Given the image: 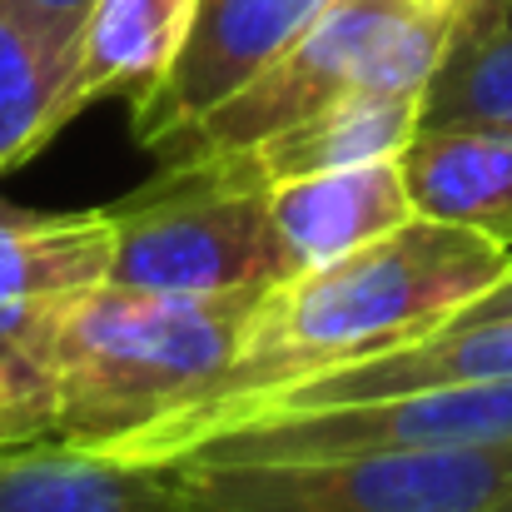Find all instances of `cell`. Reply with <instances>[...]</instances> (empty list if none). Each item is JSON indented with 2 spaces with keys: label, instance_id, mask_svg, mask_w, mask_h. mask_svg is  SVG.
Returning a JSON list of instances; mask_svg holds the SVG:
<instances>
[{
  "label": "cell",
  "instance_id": "obj_1",
  "mask_svg": "<svg viewBox=\"0 0 512 512\" xmlns=\"http://www.w3.org/2000/svg\"><path fill=\"white\" fill-rule=\"evenodd\" d=\"M508 269V244L413 214L393 234L334 264L304 269L264 289L244 319V339L224 383L189 413L125 443L115 458L174 463L204 438L234 428L259 398L289 383L408 348L448 329L468 304L498 289Z\"/></svg>",
  "mask_w": 512,
  "mask_h": 512
},
{
  "label": "cell",
  "instance_id": "obj_2",
  "mask_svg": "<svg viewBox=\"0 0 512 512\" xmlns=\"http://www.w3.org/2000/svg\"><path fill=\"white\" fill-rule=\"evenodd\" d=\"M254 299L259 294H155L110 279L65 299L55 438L120 453L204 403L239 353Z\"/></svg>",
  "mask_w": 512,
  "mask_h": 512
},
{
  "label": "cell",
  "instance_id": "obj_3",
  "mask_svg": "<svg viewBox=\"0 0 512 512\" xmlns=\"http://www.w3.org/2000/svg\"><path fill=\"white\" fill-rule=\"evenodd\" d=\"M458 10L418 0H329L244 90L199 115L155 155H239L348 95H423Z\"/></svg>",
  "mask_w": 512,
  "mask_h": 512
},
{
  "label": "cell",
  "instance_id": "obj_4",
  "mask_svg": "<svg viewBox=\"0 0 512 512\" xmlns=\"http://www.w3.org/2000/svg\"><path fill=\"white\" fill-rule=\"evenodd\" d=\"M174 512H488L512 488V443L309 458H179Z\"/></svg>",
  "mask_w": 512,
  "mask_h": 512
},
{
  "label": "cell",
  "instance_id": "obj_5",
  "mask_svg": "<svg viewBox=\"0 0 512 512\" xmlns=\"http://www.w3.org/2000/svg\"><path fill=\"white\" fill-rule=\"evenodd\" d=\"M269 184L239 155L165 160L145 189L105 204L115 224L110 284L155 294H264Z\"/></svg>",
  "mask_w": 512,
  "mask_h": 512
},
{
  "label": "cell",
  "instance_id": "obj_6",
  "mask_svg": "<svg viewBox=\"0 0 512 512\" xmlns=\"http://www.w3.org/2000/svg\"><path fill=\"white\" fill-rule=\"evenodd\" d=\"M324 5L329 0H199L170 75L130 105L135 140L145 150L170 145L199 115L244 90Z\"/></svg>",
  "mask_w": 512,
  "mask_h": 512
},
{
  "label": "cell",
  "instance_id": "obj_7",
  "mask_svg": "<svg viewBox=\"0 0 512 512\" xmlns=\"http://www.w3.org/2000/svg\"><path fill=\"white\" fill-rule=\"evenodd\" d=\"M264 219H269V274L274 284H284L304 269L334 264L393 234L398 224L413 219V199L398 160H373L269 184Z\"/></svg>",
  "mask_w": 512,
  "mask_h": 512
},
{
  "label": "cell",
  "instance_id": "obj_8",
  "mask_svg": "<svg viewBox=\"0 0 512 512\" xmlns=\"http://www.w3.org/2000/svg\"><path fill=\"white\" fill-rule=\"evenodd\" d=\"M194 10L199 0H95L55 105V135L110 95L140 105L179 60Z\"/></svg>",
  "mask_w": 512,
  "mask_h": 512
},
{
  "label": "cell",
  "instance_id": "obj_9",
  "mask_svg": "<svg viewBox=\"0 0 512 512\" xmlns=\"http://www.w3.org/2000/svg\"><path fill=\"white\" fill-rule=\"evenodd\" d=\"M170 463H130L65 438L0 443V512H174Z\"/></svg>",
  "mask_w": 512,
  "mask_h": 512
},
{
  "label": "cell",
  "instance_id": "obj_10",
  "mask_svg": "<svg viewBox=\"0 0 512 512\" xmlns=\"http://www.w3.org/2000/svg\"><path fill=\"white\" fill-rule=\"evenodd\" d=\"M398 165L413 214L488 234L512 249V130L418 125Z\"/></svg>",
  "mask_w": 512,
  "mask_h": 512
},
{
  "label": "cell",
  "instance_id": "obj_11",
  "mask_svg": "<svg viewBox=\"0 0 512 512\" xmlns=\"http://www.w3.org/2000/svg\"><path fill=\"white\" fill-rule=\"evenodd\" d=\"M105 209H25L0 199V304H60L110 279Z\"/></svg>",
  "mask_w": 512,
  "mask_h": 512
},
{
  "label": "cell",
  "instance_id": "obj_12",
  "mask_svg": "<svg viewBox=\"0 0 512 512\" xmlns=\"http://www.w3.org/2000/svg\"><path fill=\"white\" fill-rule=\"evenodd\" d=\"M418 125H423V95L368 90V95H348L339 105L259 140L254 150H239V160L264 184H284L304 174L398 160L403 145L418 135Z\"/></svg>",
  "mask_w": 512,
  "mask_h": 512
},
{
  "label": "cell",
  "instance_id": "obj_13",
  "mask_svg": "<svg viewBox=\"0 0 512 512\" xmlns=\"http://www.w3.org/2000/svg\"><path fill=\"white\" fill-rule=\"evenodd\" d=\"M423 125L512 130V0H463L423 90Z\"/></svg>",
  "mask_w": 512,
  "mask_h": 512
},
{
  "label": "cell",
  "instance_id": "obj_14",
  "mask_svg": "<svg viewBox=\"0 0 512 512\" xmlns=\"http://www.w3.org/2000/svg\"><path fill=\"white\" fill-rule=\"evenodd\" d=\"M60 304H0V443L60 428Z\"/></svg>",
  "mask_w": 512,
  "mask_h": 512
},
{
  "label": "cell",
  "instance_id": "obj_15",
  "mask_svg": "<svg viewBox=\"0 0 512 512\" xmlns=\"http://www.w3.org/2000/svg\"><path fill=\"white\" fill-rule=\"evenodd\" d=\"M70 55L45 45L25 20L0 5V174L35 160L55 140V105Z\"/></svg>",
  "mask_w": 512,
  "mask_h": 512
},
{
  "label": "cell",
  "instance_id": "obj_16",
  "mask_svg": "<svg viewBox=\"0 0 512 512\" xmlns=\"http://www.w3.org/2000/svg\"><path fill=\"white\" fill-rule=\"evenodd\" d=\"M15 20H25L45 45H55V50H65L70 60H75V45H80V35H85V20H90V10H95V0H0Z\"/></svg>",
  "mask_w": 512,
  "mask_h": 512
},
{
  "label": "cell",
  "instance_id": "obj_17",
  "mask_svg": "<svg viewBox=\"0 0 512 512\" xmlns=\"http://www.w3.org/2000/svg\"><path fill=\"white\" fill-rule=\"evenodd\" d=\"M488 314H512V269L503 274V284L498 289H488L478 304H468L458 319H488Z\"/></svg>",
  "mask_w": 512,
  "mask_h": 512
},
{
  "label": "cell",
  "instance_id": "obj_18",
  "mask_svg": "<svg viewBox=\"0 0 512 512\" xmlns=\"http://www.w3.org/2000/svg\"><path fill=\"white\" fill-rule=\"evenodd\" d=\"M488 512H512V488H508V493H503V498H498V503H493Z\"/></svg>",
  "mask_w": 512,
  "mask_h": 512
},
{
  "label": "cell",
  "instance_id": "obj_19",
  "mask_svg": "<svg viewBox=\"0 0 512 512\" xmlns=\"http://www.w3.org/2000/svg\"><path fill=\"white\" fill-rule=\"evenodd\" d=\"M418 5H438V10H458L463 0H418Z\"/></svg>",
  "mask_w": 512,
  "mask_h": 512
}]
</instances>
